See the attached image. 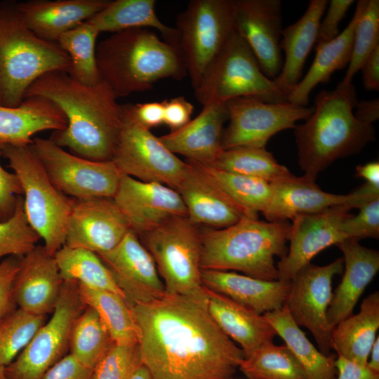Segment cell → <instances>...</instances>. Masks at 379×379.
<instances>
[{"label":"cell","mask_w":379,"mask_h":379,"mask_svg":"<svg viewBox=\"0 0 379 379\" xmlns=\"http://www.w3.org/2000/svg\"><path fill=\"white\" fill-rule=\"evenodd\" d=\"M131 307L152 379H232L245 357L210 315L206 299L166 293Z\"/></svg>","instance_id":"6da1fadb"},{"label":"cell","mask_w":379,"mask_h":379,"mask_svg":"<svg viewBox=\"0 0 379 379\" xmlns=\"http://www.w3.org/2000/svg\"><path fill=\"white\" fill-rule=\"evenodd\" d=\"M44 97L64 113L67 126L50 138L72 154L92 161L112 159L122 121V105L103 80L84 85L67 72L55 70L39 77L25 97Z\"/></svg>","instance_id":"7a4b0ae2"},{"label":"cell","mask_w":379,"mask_h":379,"mask_svg":"<svg viewBox=\"0 0 379 379\" xmlns=\"http://www.w3.org/2000/svg\"><path fill=\"white\" fill-rule=\"evenodd\" d=\"M357 102L352 84L317 94L312 114L295 127L298 164L305 176L315 181L333 161L357 154L375 140L373 124L354 115Z\"/></svg>","instance_id":"3957f363"},{"label":"cell","mask_w":379,"mask_h":379,"mask_svg":"<svg viewBox=\"0 0 379 379\" xmlns=\"http://www.w3.org/2000/svg\"><path fill=\"white\" fill-rule=\"evenodd\" d=\"M95 55L101 79L117 97L148 91L161 79L181 80L187 74L178 46L149 29L112 33L98 44Z\"/></svg>","instance_id":"277c9868"},{"label":"cell","mask_w":379,"mask_h":379,"mask_svg":"<svg viewBox=\"0 0 379 379\" xmlns=\"http://www.w3.org/2000/svg\"><path fill=\"white\" fill-rule=\"evenodd\" d=\"M291 224L245 216L222 229L201 231V270H237L267 281L278 280L274 258L288 251Z\"/></svg>","instance_id":"5b68a950"},{"label":"cell","mask_w":379,"mask_h":379,"mask_svg":"<svg viewBox=\"0 0 379 379\" xmlns=\"http://www.w3.org/2000/svg\"><path fill=\"white\" fill-rule=\"evenodd\" d=\"M71 60L57 43L46 41L23 21L18 2H0V105L17 107L41 75L68 72Z\"/></svg>","instance_id":"8992f818"},{"label":"cell","mask_w":379,"mask_h":379,"mask_svg":"<svg viewBox=\"0 0 379 379\" xmlns=\"http://www.w3.org/2000/svg\"><path fill=\"white\" fill-rule=\"evenodd\" d=\"M0 154L19 179L29 224L54 255L65 245L72 198L55 187L30 145H0Z\"/></svg>","instance_id":"52a82bcc"},{"label":"cell","mask_w":379,"mask_h":379,"mask_svg":"<svg viewBox=\"0 0 379 379\" xmlns=\"http://www.w3.org/2000/svg\"><path fill=\"white\" fill-rule=\"evenodd\" d=\"M139 237L156 264L166 294L206 299L199 225L187 215L178 216Z\"/></svg>","instance_id":"ba28073f"},{"label":"cell","mask_w":379,"mask_h":379,"mask_svg":"<svg viewBox=\"0 0 379 379\" xmlns=\"http://www.w3.org/2000/svg\"><path fill=\"white\" fill-rule=\"evenodd\" d=\"M194 90L202 105L239 97L272 103L288 102L273 80L263 74L251 48L237 30L208 65Z\"/></svg>","instance_id":"9c48e42d"},{"label":"cell","mask_w":379,"mask_h":379,"mask_svg":"<svg viewBox=\"0 0 379 379\" xmlns=\"http://www.w3.org/2000/svg\"><path fill=\"white\" fill-rule=\"evenodd\" d=\"M175 25L177 46L195 89L236 31L233 0H192Z\"/></svg>","instance_id":"30bf717a"},{"label":"cell","mask_w":379,"mask_h":379,"mask_svg":"<svg viewBox=\"0 0 379 379\" xmlns=\"http://www.w3.org/2000/svg\"><path fill=\"white\" fill-rule=\"evenodd\" d=\"M120 173L177 190L187 162L168 150L136 119L133 105H122V121L111 159Z\"/></svg>","instance_id":"8fae6325"},{"label":"cell","mask_w":379,"mask_h":379,"mask_svg":"<svg viewBox=\"0 0 379 379\" xmlns=\"http://www.w3.org/2000/svg\"><path fill=\"white\" fill-rule=\"evenodd\" d=\"M85 307L79 297L77 283L64 281L50 319L4 368L6 379H43L46 373L66 355L72 327Z\"/></svg>","instance_id":"7c38bea8"},{"label":"cell","mask_w":379,"mask_h":379,"mask_svg":"<svg viewBox=\"0 0 379 379\" xmlns=\"http://www.w3.org/2000/svg\"><path fill=\"white\" fill-rule=\"evenodd\" d=\"M55 187L74 199L113 198L122 174L112 160L92 161L68 152L51 138L30 145Z\"/></svg>","instance_id":"4fadbf2b"},{"label":"cell","mask_w":379,"mask_h":379,"mask_svg":"<svg viewBox=\"0 0 379 379\" xmlns=\"http://www.w3.org/2000/svg\"><path fill=\"white\" fill-rule=\"evenodd\" d=\"M229 123L224 128L221 149L235 147L265 148L278 132L295 128L299 120H306L314 107L290 102H267L251 97H239L226 102Z\"/></svg>","instance_id":"5bb4252c"},{"label":"cell","mask_w":379,"mask_h":379,"mask_svg":"<svg viewBox=\"0 0 379 379\" xmlns=\"http://www.w3.org/2000/svg\"><path fill=\"white\" fill-rule=\"evenodd\" d=\"M343 258L324 265L311 263L299 270L290 281L284 306L298 326L308 329L321 352L331 354L333 328L326 319L333 291L332 281L343 271Z\"/></svg>","instance_id":"9a60e30c"},{"label":"cell","mask_w":379,"mask_h":379,"mask_svg":"<svg viewBox=\"0 0 379 379\" xmlns=\"http://www.w3.org/2000/svg\"><path fill=\"white\" fill-rule=\"evenodd\" d=\"M350 210L347 204H341L292 219L288 237L289 248L277 265L278 279L290 282L319 253L348 239L342 224Z\"/></svg>","instance_id":"2e32d148"},{"label":"cell","mask_w":379,"mask_h":379,"mask_svg":"<svg viewBox=\"0 0 379 379\" xmlns=\"http://www.w3.org/2000/svg\"><path fill=\"white\" fill-rule=\"evenodd\" d=\"M131 230L113 198L72 199L65 245L96 254L114 248Z\"/></svg>","instance_id":"e0dca14e"},{"label":"cell","mask_w":379,"mask_h":379,"mask_svg":"<svg viewBox=\"0 0 379 379\" xmlns=\"http://www.w3.org/2000/svg\"><path fill=\"white\" fill-rule=\"evenodd\" d=\"M233 5L236 30L251 48L263 74L274 79L283 65L281 1L233 0Z\"/></svg>","instance_id":"ac0fdd59"},{"label":"cell","mask_w":379,"mask_h":379,"mask_svg":"<svg viewBox=\"0 0 379 379\" xmlns=\"http://www.w3.org/2000/svg\"><path fill=\"white\" fill-rule=\"evenodd\" d=\"M98 255L131 307L160 299L166 295L152 255L133 231L130 230L114 248Z\"/></svg>","instance_id":"d6986e66"},{"label":"cell","mask_w":379,"mask_h":379,"mask_svg":"<svg viewBox=\"0 0 379 379\" xmlns=\"http://www.w3.org/2000/svg\"><path fill=\"white\" fill-rule=\"evenodd\" d=\"M113 199L138 237L178 216L187 215L178 192L154 182L124 175Z\"/></svg>","instance_id":"ffe728a7"},{"label":"cell","mask_w":379,"mask_h":379,"mask_svg":"<svg viewBox=\"0 0 379 379\" xmlns=\"http://www.w3.org/2000/svg\"><path fill=\"white\" fill-rule=\"evenodd\" d=\"M186 162L185 171L176 190L192 222L222 229L237 223L245 216L256 217L232 200L203 164L190 160Z\"/></svg>","instance_id":"44dd1931"},{"label":"cell","mask_w":379,"mask_h":379,"mask_svg":"<svg viewBox=\"0 0 379 379\" xmlns=\"http://www.w3.org/2000/svg\"><path fill=\"white\" fill-rule=\"evenodd\" d=\"M270 183L271 197L262 213L269 222H284L299 215L315 213L341 204H347L351 209L359 208L368 201L359 187L347 194L328 193L305 175L291 174Z\"/></svg>","instance_id":"7402d4cb"},{"label":"cell","mask_w":379,"mask_h":379,"mask_svg":"<svg viewBox=\"0 0 379 379\" xmlns=\"http://www.w3.org/2000/svg\"><path fill=\"white\" fill-rule=\"evenodd\" d=\"M63 283L55 256L36 246L21 258L13 287L16 306L36 315L52 313Z\"/></svg>","instance_id":"603a6c76"},{"label":"cell","mask_w":379,"mask_h":379,"mask_svg":"<svg viewBox=\"0 0 379 379\" xmlns=\"http://www.w3.org/2000/svg\"><path fill=\"white\" fill-rule=\"evenodd\" d=\"M227 119L226 102L208 103L203 105L199 115L183 127L159 138L175 155L211 165L222 150V135Z\"/></svg>","instance_id":"cb8c5ba5"},{"label":"cell","mask_w":379,"mask_h":379,"mask_svg":"<svg viewBox=\"0 0 379 379\" xmlns=\"http://www.w3.org/2000/svg\"><path fill=\"white\" fill-rule=\"evenodd\" d=\"M343 253V275L333 293L326 319L333 328L352 314L366 286L379 270V252L361 246L359 241L347 239L337 245Z\"/></svg>","instance_id":"d4e9b609"},{"label":"cell","mask_w":379,"mask_h":379,"mask_svg":"<svg viewBox=\"0 0 379 379\" xmlns=\"http://www.w3.org/2000/svg\"><path fill=\"white\" fill-rule=\"evenodd\" d=\"M109 0H29L18 2L27 27L39 38L57 43L65 32L103 10Z\"/></svg>","instance_id":"484cf974"},{"label":"cell","mask_w":379,"mask_h":379,"mask_svg":"<svg viewBox=\"0 0 379 379\" xmlns=\"http://www.w3.org/2000/svg\"><path fill=\"white\" fill-rule=\"evenodd\" d=\"M206 308L219 328L244 351L245 357L272 343L277 333L263 314L206 288Z\"/></svg>","instance_id":"4316f807"},{"label":"cell","mask_w":379,"mask_h":379,"mask_svg":"<svg viewBox=\"0 0 379 379\" xmlns=\"http://www.w3.org/2000/svg\"><path fill=\"white\" fill-rule=\"evenodd\" d=\"M203 286L224 295L260 314L281 309L290 283L267 281L233 272L201 270Z\"/></svg>","instance_id":"83f0119b"},{"label":"cell","mask_w":379,"mask_h":379,"mask_svg":"<svg viewBox=\"0 0 379 379\" xmlns=\"http://www.w3.org/2000/svg\"><path fill=\"white\" fill-rule=\"evenodd\" d=\"M67 124L62 111L50 100L25 97L17 107L0 105V145H30L36 133L62 131Z\"/></svg>","instance_id":"f1b7e54d"},{"label":"cell","mask_w":379,"mask_h":379,"mask_svg":"<svg viewBox=\"0 0 379 379\" xmlns=\"http://www.w3.org/2000/svg\"><path fill=\"white\" fill-rule=\"evenodd\" d=\"M328 4L327 0H311L302 17L282 30L280 48L285 58L279 74L273 81L286 97L300 81L306 58L316 44L319 26Z\"/></svg>","instance_id":"f546056e"},{"label":"cell","mask_w":379,"mask_h":379,"mask_svg":"<svg viewBox=\"0 0 379 379\" xmlns=\"http://www.w3.org/2000/svg\"><path fill=\"white\" fill-rule=\"evenodd\" d=\"M368 0H359L355 12L346 28L335 38L326 43L317 44L316 55L305 77L287 95L288 102L307 107L309 95L319 84L327 83L336 70L350 62L357 22Z\"/></svg>","instance_id":"4dcf8cb0"},{"label":"cell","mask_w":379,"mask_h":379,"mask_svg":"<svg viewBox=\"0 0 379 379\" xmlns=\"http://www.w3.org/2000/svg\"><path fill=\"white\" fill-rule=\"evenodd\" d=\"M379 328V292L365 298L360 311L340 321L332 330L331 347L350 361L366 366Z\"/></svg>","instance_id":"1f68e13d"},{"label":"cell","mask_w":379,"mask_h":379,"mask_svg":"<svg viewBox=\"0 0 379 379\" xmlns=\"http://www.w3.org/2000/svg\"><path fill=\"white\" fill-rule=\"evenodd\" d=\"M155 0H115L88 21L100 32L145 28L158 31L166 42L177 46L175 27L163 23L155 11Z\"/></svg>","instance_id":"d6a6232c"},{"label":"cell","mask_w":379,"mask_h":379,"mask_svg":"<svg viewBox=\"0 0 379 379\" xmlns=\"http://www.w3.org/2000/svg\"><path fill=\"white\" fill-rule=\"evenodd\" d=\"M305 369L308 379H336V357L324 354L307 339L284 305L263 314Z\"/></svg>","instance_id":"836d02e7"},{"label":"cell","mask_w":379,"mask_h":379,"mask_svg":"<svg viewBox=\"0 0 379 379\" xmlns=\"http://www.w3.org/2000/svg\"><path fill=\"white\" fill-rule=\"evenodd\" d=\"M77 284L81 302L97 312L114 343H138V326L131 307L124 297L113 292Z\"/></svg>","instance_id":"e575fe53"},{"label":"cell","mask_w":379,"mask_h":379,"mask_svg":"<svg viewBox=\"0 0 379 379\" xmlns=\"http://www.w3.org/2000/svg\"><path fill=\"white\" fill-rule=\"evenodd\" d=\"M54 256L64 281H74L89 288L113 292L126 298L95 253L64 245Z\"/></svg>","instance_id":"d590c367"},{"label":"cell","mask_w":379,"mask_h":379,"mask_svg":"<svg viewBox=\"0 0 379 379\" xmlns=\"http://www.w3.org/2000/svg\"><path fill=\"white\" fill-rule=\"evenodd\" d=\"M219 170L273 182L292 173L265 148L235 147L222 149L208 165Z\"/></svg>","instance_id":"8d00e7d4"},{"label":"cell","mask_w":379,"mask_h":379,"mask_svg":"<svg viewBox=\"0 0 379 379\" xmlns=\"http://www.w3.org/2000/svg\"><path fill=\"white\" fill-rule=\"evenodd\" d=\"M100 33L86 20L62 34L57 41L70 58L67 73L84 85L94 86L101 80L95 55V43Z\"/></svg>","instance_id":"74e56055"},{"label":"cell","mask_w":379,"mask_h":379,"mask_svg":"<svg viewBox=\"0 0 379 379\" xmlns=\"http://www.w3.org/2000/svg\"><path fill=\"white\" fill-rule=\"evenodd\" d=\"M114 344L97 312L86 306L72 327L69 354L83 365L94 369Z\"/></svg>","instance_id":"f35d334b"},{"label":"cell","mask_w":379,"mask_h":379,"mask_svg":"<svg viewBox=\"0 0 379 379\" xmlns=\"http://www.w3.org/2000/svg\"><path fill=\"white\" fill-rule=\"evenodd\" d=\"M239 369L248 379H308L298 359L286 345L269 343L244 357Z\"/></svg>","instance_id":"ab89813d"},{"label":"cell","mask_w":379,"mask_h":379,"mask_svg":"<svg viewBox=\"0 0 379 379\" xmlns=\"http://www.w3.org/2000/svg\"><path fill=\"white\" fill-rule=\"evenodd\" d=\"M204 166L227 194L250 214L258 217L265 210L272 194L270 182Z\"/></svg>","instance_id":"60d3db41"},{"label":"cell","mask_w":379,"mask_h":379,"mask_svg":"<svg viewBox=\"0 0 379 379\" xmlns=\"http://www.w3.org/2000/svg\"><path fill=\"white\" fill-rule=\"evenodd\" d=\"M45 322V316L18 307L0 321V368L6 367L19 355Z\"/></svg>","instance_id":"b9f144b4"},{"label":"cell","mask_w":379,"mask_h":379,"mask_svg":"<svg viewBox=\"0 0 379 379\" xmlns=\"http://www.w3.org/2000/svg\"><path fill=\"white\" fill-rule=\"evenodd\" d=\"M378 46H379V1L368 0L356 26L348 69L345 77L337 86L347 87L352 84L354 76L361 69L367 58Z\"/></svg>","instance_id":"7bdbcfd3"},{"label":"cell","mask_w":379,"mask_h":379,"mask_svg":"<svg viewBox=\"0 0 379 379\" xmlns=\"http://www.w3.org/2000/svg\"><path fill=\"white\" fill-rule=\"evenodd\" d=\"M40 239L27 219L22 195L17 201L13 215L0 222V259L4 257H24L31 252Z\"/></svg>","instance_id":"ee69618b"},{"label":"cell","mask_w":379,"mask_h":379,"mask_svg":"<svg viewBox=\"0 0 379 379\" xmlns=\"http://www.w3.org/2000/svg\"><path fill=\"white\" fill-rule=\"evenodd\" d=\"M142 364L138 343H114L94 368L93 379H129Z\"/></svg>","instance_id":"f6af8a7d"},{"label":"cell","mask_w":379,"mask_h":379,"mask_svg":"<svg viewBox=\"0 0 379 379\" xmlns=\"http://www.w3.org/2000/svg\"><path fill=\"white\" fill-rule=\"evenodd\" d=\"M359 212L350 214L343 222L342 230L348 239L359 241L364 238L379 237V199L359 208Z\"/></svg>","instance_id":"bcb514c9"},{"label":"cell","mask_w":379,"mask_h":379,"mask_svg":"<svg viewBox=\"0 0 379 379\" xmlns=\"http://www.w3.org/2000/svg\"><path fill=\"white\" fill-rule=\"evenodd\" d=\"M20 261V257L9 256L0 262V321L16 309L13 287Z\"/></svg>","instance_id":"7dc6e473"},{"label":"cell","mask_w":379,"mask_h":379,"mask_svg":"<svg viewBox=\"0 0 379 379\" xmlns=\"http://www.w3.org/2000/svg\"><path fill=\"white\" fill-rule=\"evenodd\" d=\"M20 195H22V190L18 178L0 164V222L7 220L13 215Z\"/></svg>","instance_id":"c3c4849f"},{"label":"cell","mask_w":379,"mask_h":379,"mask_svg":"<svg viewBox=\"0 0 379 379\" xmlns=\"http://www.w3.org/2000/svg\"><path fill=\"white\" fill-rule=\"evenodd\" d=\"M353 3V0L330 1L326 15L319 26L316 44L330 41L339 34V23Z\"/></svg>","instance_id":"681fc988"},{"label":"cell","mask_w":379,"mask_h":379,"mask_svg":"<svg viewBox=\"0 0 379 379\" xmlns=\"http://www.w3.org/2000/svg\"><path fill=\"white\" fill-rule=\"evenodd\" d=\"M163 102L164 124L171 129V131L180 129L191 120L194 107L184 97L166 99Z\"/></svg>","instance_id":"f907efd6"},{"label":"cell","mask_w":379,"mask_h":379,"mask_svg":"<svg viewBox=\"0 0 379 379\" xmlns=\"http://www.w3.org/2000/svg\"><path fill=\"white\" fill-rule=\"evenodd\" d=\"M93 372L94 369L83 365L68 354L53 365L43 379H93Z\"/></svg>","instance_id":"816d5d0a"},{"label":"cell","mask_w":379,"mask_h":379,"mask_svg":"<svg viewBox=\"0 0 379 379\" xmlns=\"http://www.w3.org/2000/svg\"><path fill=\"white\" fill-rule=\"evenodd\" d=\"M133 110L137 120L149 130L164 124L163 101L137 103Z\"/></svg>","instance_id":"f5cc1de1"},{"label":"cell","mask_w":379,"mask_h":379,"mask_svg":"<svg viewBox=\"0 0 379 379\" xmlns=\"http://www.w3.org/2000/svg\"><path fill=\"white\" fill-rule=\"evenodd\" d=\"M335 366L336 379H379V373L373 371L367 365H359L340 356L335 359Z\"/></svg>","instance_id":"db71d44e"},{"label":"cell","mask_w":379,"mask_h":379,"mask_svg":"<svg viewBox=\"0 0 379 379\" xmlns=\"http://www.w3.org/2000/svg\"><path fill=\"white\" fill-rule=\"evenodd\" d=\"M364 88L368 91L379 90V46L369 55L361 69Z\"/></svg>","instance_id":"11a10c76"},{"label":"cell","mask_w":379,"mask_h":379,"mask_svg":"<svg viewBox=\"0 0 379 379\" xmlns=\"http://www.w3.org/2000/svg\"><path fill=\"white\" fill-rule=\"evenodd\" d=\"M354 117L360 121L372 124L379 117V99L357 102Z\"/></svg>","instance_id":"9f6ffc18"},{"label":"cell","mask_w":379,"mask_h":379,"mask_svg":"<svg viewBox=\"0 0 379 379\" xmlns=\"http://www.w3.org/2000/svg\"><path fill=\"white\" fill-rule=\"evenodd\" d=\"M356 176L364 178L366 183L379 188V162L374 161L357 166Z\"/></svg>","instance_id":"6f0895ef"},{"label":"cell","mask_w":379,"mask_h":379,"mask_svg":"<svg viewBox=\"0 0 379 379\" xmlns=\"http://www.w3.org/2000/svg\"><path fill=\"white\" fill-rule=\"evenodd\" d=\"M370 360L367 366L374 372L379 373V337L377 336L371 350Z\"/></svg>","instance_id":"680465c9"},{"label":"cell","mask_w":379,"mask_h":379,"mask_svg":"<svg viewBox=\"0 0 379 379\" xmlns=\"http://www.w3.org/2000/svg\"><path fill=\"white\" fill-rule=\"evenodd\" d=\"M129 379H152L148 368L141 365Z\"/></svg>","instance_id":"91938a15"},{"label":"cell","mask_w":379,"mask_h":379,"mask_svg":"<svg viewBox=\"0 0 379 379\" xmlns=\"http://www.w3.org/2000/svg\"><path fill=\"white\" fill-rule=\"evenodd\" d=\"M0 379H6L4 373V368H0Z\"/></svg>","instance_id":"94428289"}]
</instances>
